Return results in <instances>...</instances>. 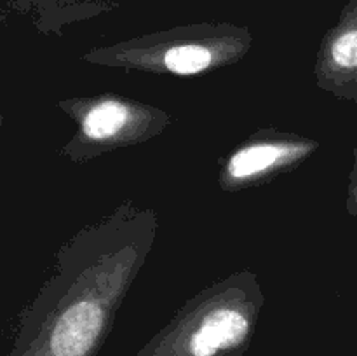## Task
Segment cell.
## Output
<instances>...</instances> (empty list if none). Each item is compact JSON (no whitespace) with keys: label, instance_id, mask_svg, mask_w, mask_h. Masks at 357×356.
<instances>
[{"label":"cell","instance_id":"obj_1","mask_svg":"<svg viewBox=\"0 0 357 356\" xmlns=\"http://www.w3.org/2000/svg\"><path fill=\"white\" fill-rule=\"evenodd\" d=\"M157 234L155 209L132 199L80 227L58 248L47 279L17 314L6 356L100 355Z\"/></svg>","mask_w":357,"mask_h":356},{"label":"cell","instance_id":"obj_6","mask_svg":"<svg viewBox=\"0 0 357 356\" xmlns=\"http://www.w3.org/2000/svg\"><path fill=\"white\" fill-rule=\"evenodd\" d=\"M314 79L317 87L357 108V0H347L338 21L323 35Z\"/></svg>","mask_w":357,"mask_h":356},{"label":"cell","instance_id":"obj_4","mask_svg":"<svg viewBox=\"0 0 357 356\" xmlns=\"http://www.w3.org/2000/svg\"><path fill=\"white\" fill-rule=\"evenodd\" d=\"M56 105L75 124L72 138L59 149V156L73 164L135 149L173 124L164 108L117 93L80 94L63 98Z\"/></svg>","mask_w":357,"mask_h":356},{"label":"cell","instance_id":"obj_3","mask_svg":"<svg viewBox=\"0 0 357 356\" xmlns=\"http://www.w3.org/2000/svg\"><path fill=\"white\" fill-rule=\"evenodd\" d=\"M253 42L244 24L204 21L91 47L82 61L126 72L192 77L243 61Z\"/></svg>","mask_w":357,"mask_h":356},{"label":"cell","instance_id":"obj_5","mask_svg":"<svg viewBox=\"0 0 357 356\" xmlns=\"http://www.w3.org/2000/svg\"><path fill=\"white\" fill-rule=\"evenodd\" d=\"M321 149L319 140L264 128L241 140L218 159V187L229 194L260 188L293 173Z\"/></svg>","mask_w":357,"mask_h":356},{"label":"cell","instance_id":"obj_7","mask_svg":"<svg viewBox=\"0 0 357 356\" xmlns=\"http://www.w3.org/2000/svg\"><path fill=\"white\" fill-rule=\"evenodd\" d=\"M345 209H347L349 216L354 218L357 223V147L352 149V168H351V173H349Z\"/></svg>","mask_w":357,"mask_h":356},{"label":"cell","instance_id":"obj_2","mask_svg":"<svg viewBox=\"0 0 357 356\" xmlns=\"http://www.w3.org/2000/svg\"><path fill=\"white\" fill-rule=\"evenodd\" d=\"M264 309L257 272L236 271L185 300L135 356H246Z\"/></svg>","mask_w":357,"mask_h":356}]
</instances>
